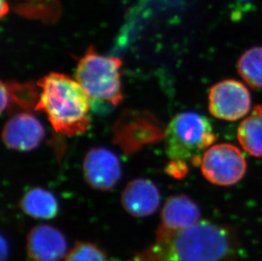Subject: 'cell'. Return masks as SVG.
<instances>
[{
  "label": "cell",
  "mask_w": 262,
  "mask_h": 261,
  "mask_svg": "<svg viewBox=\"0 0 262 261\" xmlns=\"http://www.w3.org/2000/svg\"><path fill=\"white\" fill-rule=\"evenodd\" d=\"M238 1H250V0H238Z\"/></svg>",
  "instance_id": "ffe728a7"
},
{
  "label": "cell",
  "mask_w": 262,
  "mask_h": 261,
  "mask_svg": "<svg viewBox=\"0 0 262 261\" xmlns=\"http://www.w3.org/2000/svg\"><path fill=\"white\" fill-rule=\"evenodd\" d=\"M64 261H120L109 256L105 252L91 243H78Z\"/></svg>",
  "instance_id": "e0dca14e"
},
{
  "label": "cell",
  "mask_w": 262,
  "mask_h": 261,
  "mask_svg": "<svg viewBox=\"0 0 262 261\" xmlns=\"http://www.w3.org/2000/svg\"><path fill=\"white\" fill-rule=\"evenodd\" d=\"M82 170L88 184L99 191L112 189L121 178L118 157L104 147L89 149L83 160Z\"/></svg>",
  "instance_id": "ba28073f"
},
{
  "label": "cell",
  "mask_w": 262,
  "mask_h": 261,
  "mask_svg": "<svg viewBox=\"0 0 262 261\" xmlns=\"http://www.w3.org/2000/svg\"><path fill=\"white\" fill-rule=\"evenodd\" d=\"M27 251L32 261H60L67 255V240L57 228L39 225L28 233Z\"/></svg>",
  "instance_id": "30bf717a"
},
{
  "label": "cell",
  "mask_w": 262,
  "mask_h": 261,
  "mask_svg": "<svg viewBox=\"0 0 262 261\" xmlns=\"http://www.w3.org/2000/svg\"><path fill=\"white\" fill-rule=\"evenodd\" d=\"M164 135L165 130H162L156 117L144 111L126 112L115 126V142L127 154L158 141Z\"/></svg>",
  "instance_id": "8992f818"
},
{
  "label": "cell",
  "mask_w": 262,
  "mask_h": 261,
  "mask_svg": "<svg viewBox=\"0 0 262 261\" xmlns=\"http://www.w3.org/2000/svg\"><path fill=\"white\" fill-rule=\"evenodd\" d=\"M36 111L47 116L53 128L63 135L86 133L91 125V99L76 79L52 72L40 79Z\"/></svg>",
  "instance_id": "7a4b0ae2"
},
{
  "label": "cell",
  "mask_w": 262,
  "mask_h": 261,
  "mask_svg": "<svg viewBox=\"0 0 262 261\" xmlns=\"http://www.w3.org/2000/svg\"><path fill=\"white\" fill-rule=\"evenodd\" d=\"M201 168L205 179L210 183L228 187L242 180L247 170V161L236 146L220 143L205 151Z\"/></svg>",
  "instance_id": "5b68a950"
},
{
  "label": "cell",
  "mask_w": 262,
  "mask_h": 261,
  "mask_svg": "<svg viewBox=\"0 0 262 261\" xmlns=\"http://www.w3.org/2000/svg\"><path fill=\"white\" fill-rule=\"evenodd\" d=\"M167 156L171 160L201 165V155L216 140L212 125L205 116L193 111L179 113L165 130Z\"/></svg>",
  "instance_id": "3957f363"
},
{
  "label": "cell",
  "mask_w": 262,
  "mask_h": 261,
  "mask_svg": "<svg viewBox=\"0 0 262 261\" xmlns=\"http://www.w3.org/2000/svg\"><path fill=\"white\" fill-rule=\"evenodd\" d=\"M20 206L25 214L36 219H53L59 213L57 199L42 187L28 190L21 198Z\"/></svg>",
  "instance_id": "5bb4252c"
},
{
  "label": "cell",
  "mask_w": 262,
  "mask_h": 261,
  "mask_svg": "<svg viewBox=\"0 0 262 261\" xmlns=\"http://www.w3.org/2000/svg\"><path fill=\"white\" fill-rule=\"evenodd\" d=\"M45 136L42 123L28 112H20L10 117L2 133L5 145L20 152L33 150L43 140Z\"/></svg>",
  "instance_id": "9c48e42d"
},
{
  "label": "cell",
  "mask_w": 262,
  "mask_h": 261,
  "mask_svg": "<svg viewBox=\"0 0 262 261\" xmlns=\"http://www.w3.org/2000/svg\"><path fill=\"white\" fill-rule=\"evenodd\" d=\"M251 107V97L241 81L227 79L210 88L208 108L215 118L235 121L247 116Z\"/></svg>",
  "instance_id": "52a82bcc"
},
{
  "label": "cell",
  "mask_w": 262,
  "mask_h": 261,
  "mask_svg": "<svg viewBox=\"0 0 262 261\" xmlns=\"http://www.w3.org/2000/svg\"><path fill=\"white\" fill-rule=\"evenodd\" d=\"M237 72L251 88L262 89V46L243 53L237 61Z\"/></svg>",
  "instance_id": "2e32d148"
},
{
  "label": "cell",
  "mask_w": 262,
  "mask_h": 261,
  "mask_svg": "<svg viewBox=\"0 0 262 261\" xmlns=\"http://www.w3.org/2000/svg\"><path fill=\"white\" fill-rule=\"evenodd\" d=\"M7 249L8 245H6V242H5V238H2V261L5 260V255H7Z\"/></svg>",
  "instance_id": "d6986e66"
},
{
  "label": "cell",
  "mask_w": 262,
  "mask_h": 261,
  "mask_svg": "<svg viewBox=\"0 0 262 261\" xmlns=\"http://www.w3.org/2000/svg\"><path fill=\"white\" fill-rule=\"evenodd\" d=\"M237 248L232 228L201 221L182 230L160 226L153 244L129 261H233Z\"/></svg>",
  "instance_id": "6da1fadb"
},
{
  "label": "cell",
  "mask_w": 262,
  "mask_h": 261,
  "mask_svg": "<svg viewBox=\"0 0 262 261\" xmlns=\"http://www.w3.org/2000/svg\"><path fill=\"white\" fill-rule=\"evenodd\" d=\"M39 97L40 92L32 82L1 81V113L13 108L35 110Z\"/></svg>",
  "instance_id": "4fadbf2b"
},
{
  "label": "cell",
  "mask_w": 262,
  "mask_h": 261,
  "mask_svg": "<svg viewBox=\"0 0 262 261\" xmlns=\"http://www.w3.org/2000/svg\"><path fill=\"white\" fill-rule=\"evenodd\" d=\"M166 172L175 178H182L188 172V167L186 162L181 160H171L166 167Z\"/></svg>",
  "instance_id": "ac0fdd59"
},
{
  "label": "cell",
  "mask_w": 262,
  "mask_h": 261,
  "mask_svg": "<svg viewBox=\"0 0 262 261\" xmlns=\"http://www.w3.org/2000/svg\"><path fill=\"white\" fill-rule=\"evenodd\" d=\"M121 66V59L105 56L90 47L77 62L75 78L91 101L117 106L123 99L120 72Z\"/></svg>",
  "instance_id": "277c9868"
},
{
  "label": "cell",
  "mask_w": 262,
  "mask_h": 261,
  "mask_svg": "<svg viewBox=\"0 0 262 261\" xmlns=\"http://www.w3.org/2000/svg\"><path fill=\"white\" fill-rule=\"evenodd\" d=\"M161 203L156 185L145 178L131 181L121 193V205L128 214L137 218L148 216L157 210Z\"/></svg>",
  "instance_id": "8fae6325"
},
{
  "label": "cell",
  "mask_w": 262,
  "mask_h": 261,
  "mask_svg": "<svg viewBox=\"0 0 262 261\" xmlns=\"http://www.w3.org/2000/svg\"><path fill=\"white\" fill-rule=\"evenodd\" d=\"M201 210L185 194H176L166 200L161 211V227L169 230H182L198 223Z\"/></svg>",
  "instance_id": "7c38bea8"
},
{
  "label": "cell",
  "mask_w": 262,
  "mask_h": 261,
  "mask_svg": "<svg viewBox=\"0 0 262 261\" xmlns=\"http://www.w3.org/2000/svg\"><path fill=\"white\" fill-rule=\"evenodd\" d=\"M240 145L253 157H262V105L254 107L237 129Z\"/></svg>",
  "instance_id": "9a60e30c"
}]
</instances>
